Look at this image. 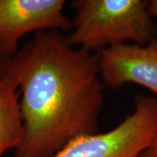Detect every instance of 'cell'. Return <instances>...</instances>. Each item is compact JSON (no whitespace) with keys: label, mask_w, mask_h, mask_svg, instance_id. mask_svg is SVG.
<instances>
[{"label":"cell","mask_w":157,"mask_h":157,"mask_svg":"<svg viewBox=\"0 0 157 157\" xmlns=\"http://www.w3.org/2000/svg\"><path fill=\"white\" fill-rule=\"evenodd\" d=\"M0 78L19 93L23 136L14 157H51L72 140L98 133L104 101L98 52L73 46L59 31H43L11 58Z\"/></svg>","instance_id":"6da1fadb"},{"label":"cell","mask_w":157,"mask_h":157,"mask_svg":"<svg viewBox=\"0 0 157 157\" xmlns=\"http://www.w3.org/2000/svg\"><path fill=\"white\" fill-rule=\"evenodd\" d=\"M148 4L147 0L73 1L75 15L68 41L92 52L125 43L147 45L156 38Z\"/></svg>","instance_id":"7a4b0ae2"},{"label":"cell","mask_w":157,"mask_h":157,"mask_svg":"<svg viewBox=\"0 0 157 157\" xmlns=\"http://www.w3.org/2000/svg\"><path fill=\"white\" fill-rule=\"evenodd\" d=\"M157 130V99L140 94L131 114L106 133L78 137L51 157H140Z\"/></svg>","instance_id":"3957f363"},{"label":"cell","mask_w":157,"mask_h":157,"mask_svg":"<svg viewBox=\"0 0 157 157\" xmlns=\"http://www.w3.org/2000/svg\"><path fill=\"white\" fill-rule=\"evenodd\" d=\"M65 5V0H0V59L15 55L26 34L71 28Z\"/></svg>","instance_id":"277c9868"},{"label":"cell","mask_w":157,"mask_h":157,"mask_svg":"<svg viewBox=\"0 0 157 157\" xmlns=\"http://www.w3.org/2000/svg\"><path fill=\"white\" fill-rule=\"evenodd\" d=\"M103 86L140 85L157 96V38L144 45L125 43L98 52Z\"/></svg>","instance_id":"5b68a950"},{"label":"cell","mask_w":157,"mask_h":157,"mask_svg":"<svg viewBox=\"0 0 157 157\" xmlns=\"http://www.w3.org/2000/svg\"><path fill=\"white\" fill-rule=\"evenodd\" d=\"M23 136L19 93L15 85L0 78V157L7 150H14Z\"/></svg>","instance_id":"8992f818"},{"label":"cell","mask_w":157,"mask_h":157,"mask_svg":"<svg viewBox=\"0 0 157 157\" xmlns=\"http://www.w3.org/2000/svg\"><path fill=\"white\" fill-rule=\"evenodd\" d=\"M140 157H157V130L154 135L151 142L142 152Z\"/></svg>","instance_id":"52a82bcc"},{"label":"cell","mask_w":157,"mask_h":157,"mask_svg":"<svg viewBox=\"0 0 157 157\" xmlns=\"http://www.w3.org/2000/svg\"><path fill=\"white\" fill-rule=\"evenodd\" d=\"M147 11L151 17H157V0L149 1Z\"/></svg>","instance_id":"ba28073f"}]
</instances>
